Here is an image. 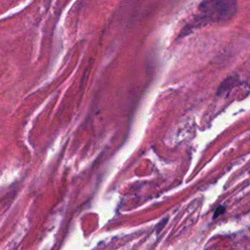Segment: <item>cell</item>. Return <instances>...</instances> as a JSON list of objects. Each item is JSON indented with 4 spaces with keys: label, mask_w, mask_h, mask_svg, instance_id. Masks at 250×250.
Returning <instances> with one entry per match:
<instances>
[{
    "label": "cell",
    "mask_w": 250,
    "mask_h": 250,
    "mask_svg": "<svg viewBox=\"0 0 250 250\" xmlns=\"http://www.w3.org/2000/svg\"><path fill=\"white\" fill-rule=\"evenodd\" d=\"M236 13V0H203L198 6L193 24L188 28L206 23L224 22L231 20Z\"/></svg>",
    "instance_id": "obj_1"
},
{
    "label": "cell",
    "mask_w": 250,
    "mask_h": 250,
    "mask_svg": "<svg viewBox=\"0 0 250 250\" xmlns=\"http://www.w3.org/2000/svg\"><path fill=\"white\" fill-rule=\"evenodd\" d=\"M225 212V207L224 206H219L217 209H216V211H215V213H214V218H216V217H218L219 215H221V214H223Z\"/></svg>",
    "instance_id": "obj_2"
}]
</instances>
